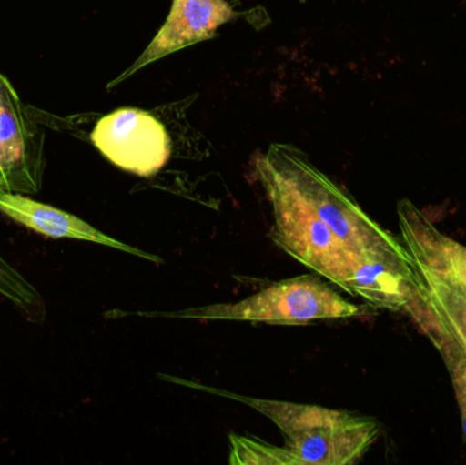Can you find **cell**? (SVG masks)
<instances>
[{"mask_svg":"<svg viewBox=\"0 0 466 465\" xmlns=\"http://www.w3.org/2000/svg\"><path fill=\"white\" fill-rule=\"evenodd\" d=\"M265 156L298 188L350 253L361 256L407 251L396 237L372 220L350 194L318 171L300 152L285 145H273Z\"/></svg>","mask_w":466,"mask_h":465,"instance_id":"obj_4","label":"cell"},{"mask_svg":"<svg viewBox=\"0 0 466 465\" xmlns=\"http://www.w3.org/2000/svg\"><path fill=\"white\" fill-rule=\"evenodd\" d=\"M90 138L111 163L139 177L157 174L171 155L166 128L141 109H117L101 117Z\"/></svg>","mask_w":466,"mask_h":465,"instance_id":"obj_6","label":"cell"},{"mask_svg":"<svg viewBox=\"0 0 466 465\" xmlns=\"http://www.w3.org/2000/svg\"><path fill=\"white\" fill-rule=\"evenodd\" d=\"M257 175L273 210V242L341 288L355 254L265 155L257 160Z\"/></svg>","mask_w":466,"mask_h":465,"instance_id":"obj_2","label":"cell"},{"mask_svg":"<svg viewBox=\"0 0 466 465\" xmlns=\"http://www.w3.org/2000/svg\"><path fill=\"white\" fill-rule=\"evenodd\" d=\"M187 387L226 396L257 409L276 423L285 439V450L296 465H350L358 463L377 442L380 426L372 418L319 406L263 400L232 395L177 379Z\"/></svg>","mask_w":466,"mask_h":465,"instance_id":"obj_1","label":"cell"},{"mask_svg":"<svg viewBox=\"0 0 466 465\" xmlns=\"http://www.w3.org/2000/svg\"><path fill=\"white\" fill-rule=\"evenodd\" d=\"M235 16V11L226 0H174L166 24L158 30L147 51L114 84L153 60L213 37L218 26L232 21Z\"/></svg>","mask_w":466,"mask_h":465,"instance_id":"obj_8","label":"cell"},{"mask_svg":"<svg viewBox=\"0 0 466 465\" xmlns=\"http://www.w3.org/2000/svg\"><path fill=\"white\" fill-rule=\"evenodd\" d=\"M363 308L345 300L317 276L304 275L279 281L236 303H218L171 313H139L144 317L248 321L271 325H304L322 319L358 317Z\"/></svg>","mask_w":466,"mask_h":465,"instance_id":"obj_3","label":"cell"},{"mask_svg":"<svg viewBox=\"0 0 466 465\" xmlns=\"http://www.w3.org/2000/svg\"><path fill=\"white\" fill-rule=\"evenodd\" d=\"M0 295L13 303L29 321L46 317L43 297L35 286L0 254Z\"/></svg>","mask_w":466,"mask_h":465,"instance_id":"obj_10","label":"cell"},{"mask_svg":"<svg viewBox=\"0 0 466 465\" xmlns=\"http://www.w3.org/2000/svg\"><path fill=\"white\" fill-rule=\"evenodd\" d=\"M0 213L7 216L14 223L32 229L33 232L43 235V237L52 238V239H74L97 243V245L133 254V256L147 259L155 264H161L160 257L153 256L147 251L139 250V248L114 239L109 235L98 231L92 224L86 223L82 218L65 212V210L49 207L43 202L35 201L26 194L0 193Z\"/></svg>","mask_w":466,"mask_h":465,"instance_id":"obj_9","label":"cell"},{"mask_svg":"<svg viewBox=\"0 0 466 465\" xmlns=\"http://www.w3.org/2000/svg\"><path fill=\"white\" fill-rule=\"evenodd\" d=\"M44 134L0 73V193L35 196L43 186Z\"/></svg>","mask_w":466,"mask_h":465,"instance_id":"obj_5","label":"cell"},{"mask_svg":"<svg viewBox=\"0 0 466 465\" xmlns=\"http://www.w3.org/2000/svg\"><path fill=\"white\" fill-rule=\"evenodd\" d=\"M341 288L363 298L374 308L407 313L420 297L415 265L408 250L353 257Z\"/></svg>","mask_w":466,"mask_h":465,"instance_id":"obj_7","label":"cell"},{"mask_svg":"<svg viewBox=\"0 0 466 465\" xmlns=\"http://www.w3.org/2000/svg\"><path fill=\"white\" fill-rule=\"evenodd\" d=\"M231 464L296 465L295 459L285 448L273 447L255 437L229 436Z\"/></svg>","mask_w":466,"mask_h":465,"instance_id":"obj_11","label":"cell"},{"mask_svg":"<svg viewBox=\"0 0 466 465\" xmlns=\"http://www.w3.org/2000/svg\"><path fill=\"white\" fill-rule=\"evenodd\" d=\"M432 343L440 349L451 373L466 439V354L459 346L445 339H440Z\"/></svg>","mask_w":466,"mask_h":465,"instance_id":"obj_12","label":"cell"}]
</instances>
